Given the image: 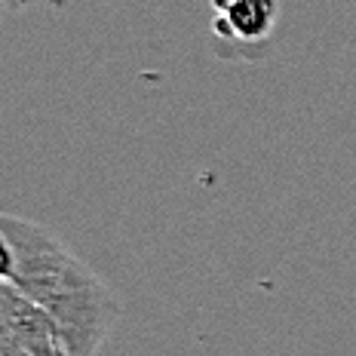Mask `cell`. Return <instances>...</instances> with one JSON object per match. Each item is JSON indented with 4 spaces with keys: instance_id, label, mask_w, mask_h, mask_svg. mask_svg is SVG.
<instances>
[{
    "instance_id": "6da1fadb",
    "label": "cell",
    "mask_w": 356,
    "mask_h": 356,
    "mask_svg": "<svg viewBox=\"0 0 356 356\" xmlns=\"http://www.w3.org/2000/svg\"><path fill=\"white\" fill-rule=\"evenodd\" d=\"M0 227L10 234L19 258L13 286L49 310L71 356H95L120 316L111 289L47 227L16 215H0Z\"/></svg>"
},
{
    "instance_id": "7a4b0ae2",
    "label": "cell",
    "mask_w": 356,
    "mask_h": 356,
    "mask_svg": "<svg viewBox=\"0 0 356 356\" xmlns=\"http://www.w3.org/2000/svg\"><path fill=\"white\" fill-rule=\"evenodd\" d=\"M0 353L3 356H71L58 323L19 286L0 283Z\"/></svg>"
},
{
    "instance_id": "3957f363",
    "label": "cell",
    "mask_w": 356,
    "mask_h": 356,
    "mask_svg": "<svg viewBox=\"0 0 356 356\" xmlns=\"http://www.w3.org/2000/svg\"><path fill=\"white\" fill-rule=\"evenodd\" d=\"M277 16L280 0H212V31L231 43L267 40Z\"/></svg>"
},
{
    "instance_id": "277c9868",
    "label": "cell",
    "mask_w": 356,
    "mask_h": 356,
    "mask_svg": "<svg viewBox=\"0 0 356 356\" xmlns=\"http://www.w3.org/2000/svg\"><path fill=\"white\" fill-rule=\"evenodd\" d=\"M16 246H13L10 234L0 227V283H13V277H16Z\"/></svg>"
},
{
    "instance_id": "5b68a950",
    "label": "cell",
    "mask_w": 356,
    "mask_h": 356,
    "mask_svg": "<svg viewBox=\"0 0 356 356\" xmlns=\"http://www.w3.org/2000/svg\"><path fill=\"white\" fill-rule=\"evenodd\" d=\"M0 356H3V353H0Z\"/></svg>"
}]
</instances>
